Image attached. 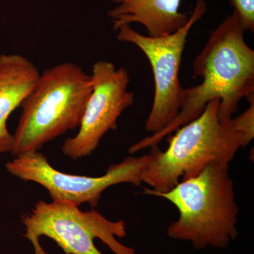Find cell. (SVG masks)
<instances>
[{"label": "cell", "instance_id": "8992f818", "mask_svg": "<svg viewBox=\"0 0 254 254\" xmlns=\"http://www.w3.org/2000/svg\"><path fill=\"white\" fill-rule=\"evenodd\" d=\"M207 11L205 0H197L188 21L178 31L161 37L142 35L130 25L121 26L119 41L134 45L148 58L154 78L153 105L145 122L147 132L158 133L176 118L182 106V88L180 70L187 37L193 25Z\"/></svg>", "mask_w": 254, "mask_h": 254}, {"label": "cell", "instance_id": "ba28073f", "mask_svg": "<svg viewBox=\"0 0 254 254\" xmlns=\"http://www.w3.org/2000/svg\"><path fill=\"white\" fill-rule=\"evenodd\" d=\"M93 91L87 103L76 136L65 140L63 154L72 160L91 155L103 137L116 130L123 112L133 103L134 93L128 91L129 74L105 60L95 62L91 75Z\"/></svg>", "mask_w": 254, "mask_h": 254}, {"label": "cell", "instance_id": "6da1fadb", "mask_svg": "<svg viewBox=\"0 0 254 254\" xmlns=\"http://www.w3.org/2000/svg\"><path fill=\"white\" fill-rule=\"evenodd\" d=\"M245 32L235 11L210 32L193 63V76L203 81L184 88L181 108L170 125L132 145L128 153L158 145L164 138L199 117L211 100L220 99L219 115L225 120L237 113L241 100L254 97V51L246 43Z\"/></svg>", "mask_w": 254, "mask_h": 254}, {"label": "cell", "instance_id": "277c9868", "mask_svg": "<svg viewBox=\"0 0 254 254\" xmlns=\"http://www.w3.org/2000/svg\"><path fill=\"white\" fill-rule=\"evenodd\" d=\"M91 75L76 64L66 62L40 73L23 100L11 154L36 151L70 130L79 127L89 99Z\"/></svg>", "mask_w": 254, "mask_h": 254}, {"label": "cell", "instance_id": "30bf717a", "mask_svg": "<svg viewBox=\"0 0 254 254\" xmlns=\"http://www.w3.org/2000/svg\"><path fill=\"white\" fill-rule=\"evenodd\" d=\"M40 73L23 55H0V154L11 153L14 136L8 130V119L31 93Z\"/></svg>", "mask_w": 254, "mask_h": 254}, {"label": "cell", "instance_id": "9c48e42d", "mask_svg": "<svg viewBox=\"0 0 254 254\" xmlns=\"http://www.w3.org/2000/svg\"><path fill=\"white\" fill-rule=\"evenodd\" d=\"M115 7L108 16L114 29L125 25L139 23L148 36L161 37L172 34L183 27L190 15L180 11L182 0H110Z\"/></svg>", "mask_w": 254, "mask_h": 254}, {"label": "cell", "instance_id": "5b68a950", "mask_svg": "<svg viewBox=\"0 0 254 254\" xmlns=\"http://www.w3.org/2000/svg\"><path fill=\"white\" fill-rule=\"evenodd\" d=\"M21 222L34 254H48L40 243L43 236L55 241L65 254H136L118 240L127 236L124 220L111 221L95 209L81 211L71 202L40 200L21 215Z\"/></svg>", "mask_w": 254, "mask_h": 254}, {"label": "cell", "instance_id": "3957f363", "mask_svg": "<svg viewBox=\"0 0 254 254\" xmlns=\"http://www.w3.org/2000/svg\"><path fill=\"white\" fill-rule=\"evenodd\" d=\"M228 172L229 165L212 163L168 191L144 189V194L165 198L178 210L180 216L167 230L170 238L190 242L196 250H225L235 240L239 207Z\"/></svg>", "mask_w": 254, "mask_h": 254}, {"label": "cell", "instance_id": "7a4b0ae2", "mask_svg": "<svg viewBox=\"0 0 254 254\" xmlns=\"http://www.w3.org/2000/svg\"><path fill=\"white\" fill-rule=\"evenodd\" d=\"M220 99L209 102L199 117L176 130L168 149L150 148L151 162L142 175V183L156 192H167L179 182L191 178L212 163L230 165L237 151L254 137L250 114L220 118Z\"/></svg>", "mask_w": 254, "mask_h": 254}, {"label": "cell", "instance_id": "8fae6325", "mask_svg": "<svg viewBox=\"0 0 254 254\" xmlns=\"http://www.w3.org/2000/svg\"><path fill=\"white\" fill-rule=\"evenodd\" d=\"M245 31L254 32V0H229Z\"/></svg>", "mask_w": 254, "mask_h": 254}, {"label": "cell", "instance_id": "52a82bcc", "mask_svg": "<svg viewBox=\"0 0 254 254\" xmlns=\"http://www.w3.org/2000/svg\"><path fill=\"white\" fill-rule=\"evenodd\" d=\"M152 159L151 153L128 157L121 163L110 165L104 175L96 177L62 173L38 150L17 155L5 166L13 176L44 187L53 200L71 202L78 206L88 203L94 209L105 190L113 185L130 183L141 186L142 175Z\"/></svg>", "mask_w": 254, "mask_h": 254}]
</instances>
